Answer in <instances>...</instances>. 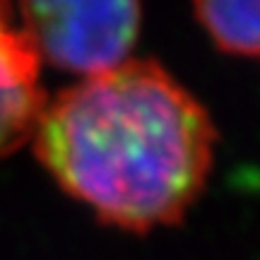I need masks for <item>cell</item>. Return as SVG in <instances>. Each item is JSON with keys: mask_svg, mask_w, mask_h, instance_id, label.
I'll use <instances>...</instances> for the list:
<instances>
[{"mask_svg": "<svg viewBox=\"0 0 260 260\" xmlns=\"http://www.w3.org/2000/svg\"><path fill=\"white\" fill-rule=\"evenodd\" d=\"M37 157L106 224L149 232L183 219L212 169L214 128L152 60H125L46 102Z\"/></svg>", "mask_w": 260, "mask_h": 260, "instance_id": "cell-1", "label": "cell"}, {"mask_svg": "<svg viewBox=\"0 0 260 260\" xmlns=\"http://www.w3.org/2000/svg\"><path fill=\"white\" fill-rule=\"evenodd\" d=\"M39 60L87 77L125 63L140 31V0H19Z\"/></svg>", "mask_w": 260, "mask_h": 260, "instance_id": "cell-2", "label": "cell"}, {"mask_svg": "<svg viewBox=\"0 0 260 260\" xmlns=\"http://www.w3.org/2000/svg\"><path fill=\"white\" fill-rule=\"evenodd\" d=\"M46 106L39 87V56L22 29L0 34V157L34 138Z\"/></svg>", "mask_w": 260, "mask_h": 260, "instance_id": "cell-3", "label": "cell"}, {"mask_svg": "<svg viewBox=\"0 0 260 260\" xmlns=\"http://www.w3.org/2000/svg\"><path fill=\"white\" fill-rule=\"evenodd\" d=\"M193 5L222 51L260 60V0H193Z\"/></svg>", "mask_w": 260, "mask_h": 260, "instance_id": "cell-4", "label": "cell"}, {"mask_svg": "<svg viewBox=\"0 0 260 260\" xmlns=\"http://www.w3.org/2000/svg\"><path fill=\"white\" fill-rule=\"evenodd\" d=\"M12 29L10 24V0H0V34Z\"/></svg>", "mask_w": 260, "mask_h": 260, "instance_id": "cell-5", "label": "cell"}]
</instances>
